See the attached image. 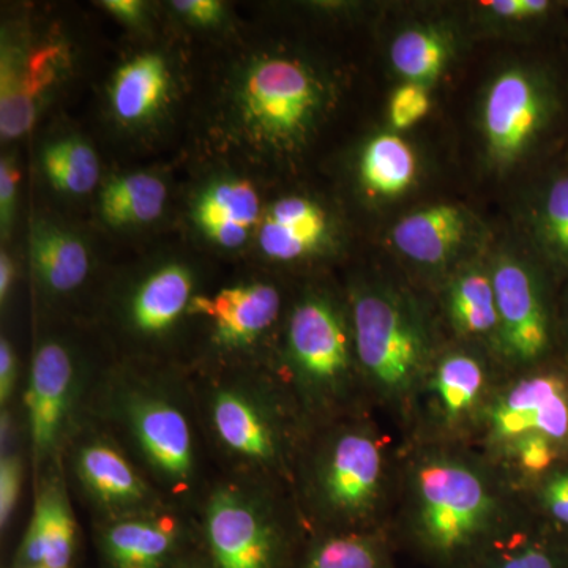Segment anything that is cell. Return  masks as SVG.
Here are the masks:
<instances>
[{
    "instance_id": "25",
    "label": "cell",
    "mask_w": 568,
    "mask_h": 568,
    "mask_svg": "<svg viewBox=\"0 0 568 568\" xmlns=\"http://www.w3.org/2000/svg\"><path fill=\"white\" fill-rule=\"evenodd\" d=\"M166 197V186L155 175H123L103 190L100 211L111 226L151 223L162 215Z\"/></svg>"
},
{
    "instance_id": "15",
    "label": "cell",
    "mask_w": 568,
    "mask_h": 568,
    "mask_svg": "<svg viewBox=\"0 0 568 568\" xmlns=\"http://www.w3.org/2000/svg\"><path fill=\"white\" fill-rule=\"evenodd\" d=\"M74 473L99 506L121 514H141L151 506V489L112 444L89 439L78 447Z\"/></svg>"
},
{
    "instance_id": "38",
    "label": "cell",
    "mask_w": 568,
    "mask_h": 568,
    "mask_svg": "<svg viewBox=\"0 0 568 568\" xmlns=\"http://www.w3.org/2000/svg\"><path fill=\"white\" fill-rule=\"evenodd\" d=\"M544 500L549 514L568 526V473L549 478L544 487Z\"/></svg>"
},
{
    "instance_id": "30",
    "label": "cell",
    "mask_w": 568,
    "mask_h": 568,
    "mask_svg": "<svg viewBox=\"0 0 568 568\" xmlns=\"http://www.w3.org/2000/svg\"><path fill=\"white\" fill-rule=\"evenodd\" d=\"M540 239L547 252L568 264V178L552 183L540 213Z\"/></svg>"
},
{
    "instance_id": "5",
    "label": "cell",
    "mask_w": 568,
    "mask_h": 568,
    "mask_svg": "<svg viewBox=\"0 0 568 568\" xmlns=\"http://www.w3.org/2000/svg\"><path fill=\"white\" fill-rule=\"evenodd\" d=\"M125 422L149 469L174 491H185L196 474V447L185 413L168 396H126Z\"/></svg>"
},
{
    "instance_id": "28",
    "label": "cell",
    "mask_w": 568,
    "mask_h": 568,
    "mask_svg": "<svg viewBox=\"0 0 568 568\" xmlns=\"http://www.w3.org/2000/svg\"><path fill=\"white\" fill-rule=\"evenodd\" d=\"M41 163L48 181L63 193L85 194L99 183V156L78 138L52 142L44 149Z\"/></svg>"
},
{
    "instance_id": "24",
    "label": "cell",
    "mask_w": 568,
    "mask_h": 568,
    "mask_svg": "<svg viewBox=\"0 0 568 568\" xmlns=\"http://www.w3.org/2000/svg\"><path fill=\"white\" fill-rule=\"evenodd\" d=\"M358 174L362 185L373 196L396 197L416 182L417 156L398 134H377L362 151Z\"/></svg>"
},
{
    "instance_id": "1",
    "label": "cell",
    "mask_w": 568,
    "mask_h": 568,
    "mask_svg": "<svg viewBox=\"0 0 568 568\" xmlns=\"http://www.w3.org/2000/svg\"><path fill=\"white\" fill-rule=\"evenodd\" d=\"M324 106V85L290 58L253 62L237 91V114L250 140L274 151L297 148Z\"/></svg>"
},
{
    "instance_id": "31",
    "label": "cell",
    "mask_w": 568,
    "mask_h": 568,
    "mask_svg": "<svg viewBox=\"0 0 568 568\" xmlns=\"http://www.w3.org/2000/svg\"><path fill=\"white\" fill-rule=\"evenodd\" d=\"M376 549L362 537H335L313 552L306 568H377Z\"/></svg>"
},
{
    "instance_id": "7",
    "label": "cell",
    "mask_w": 568,
    "mask_h": 568,
    "mask_svg": "<svg viewBox=\"0 0 568 568\" xmlns=\"http://www.w3.org/2000/svg\"><path fill=\"white\" fill-rule=\"evenodd\" d=\"M204 529L216 568H274L278 551L274 525L267 511L241 489L213 493Z\"/></svg>"
},
{
    "instance_id": "12",
    "label": "cell",
    "mask_w": 568,
    "mask_h": 568,
    "mask_svg": "<svg viewBox=\"0 0 568 568\" xmlns=\"http://www.w3.org/2000/svg\"><path fill=\"white\" fill-rule=\"evenodd\" d=\"M280 308L282 297L272 284L248 283L224 287L212 297L196 295L189 313L211 321L220 346L245 349L275 324Z\"/></svg>"
},
{
    "instance_id": "4",
    "label": "cell",
    "mask_w": 568,
    "mask_h": 568,
    "mask_svg": "<svg viewBox=\"0 0 568 568\" xmlns=\"http://www.w3.org/2000/svg\"><path fill=\"white\" fill-rule=\"evenodd\" d=\"M287 353L306 394L336 395L351 369L349 334L342 313L324 297H306L295 306L287 328Z\"/></svg>"
},
{
    "instance_id": "41",
    "label": "cell",
    "mask_w": 568,
    "mask_h": 568,
    "mask_svg": "<svg viewBox=\"0 0 568 568\" xmlns=\"http://www.w3.org/2000/svg\"><path fill=\"white\" fill-rule=\"evenodd\" d=\"M499 568H555L552 560L538 549H526L514 558L507 559Z\"/></svg>"
},
{
    "instance_id": "27",
    "label": "cell",
    "mask_w": 568,
    "mask_h": 568,
    "mask_svg": "<svg viewBox=\"0 0 568 568\" xmlns=\"http://www.w3.org/2000/svg\"><path fill=\"white\" fill-rule=\"evenodd\" d=\"M452 55L447 33L435 28H413L403 31L390 48V61L396 73L406 82L428 85L446 69Z\"/></svg>"
},
{
    "instance_id": "11",
    "label": "cell",
    "mask_w": 568,
    "mask_h": 568,
    "mask_svg": "<svg viewBox=\"0 0 568 568\" xmlns=\"http://www.w3.org/2000/svg\"><path fill=\"white\" fill-rule=\"evenodd\" d=\"M213 436L241 462L271 466L280 457V435L271 410L248 387L222 386L209 402Z\"/></svg>"
},
{
    "instance_id": "32",
    "label": "cell",
    "mask_w": 568,
    "mask_h": 568,
    "mask_svg": "<svg viewBox=\"0 0 568 568\" xmlns=\"http://www.w3.org/2000/svg\"><path fill=\"white\" fill-rule=\"evenodd\" d=\"M429 95L426 85L405 82L392 93L388 102V121L395 130H407L428 114Z\"/></svg>"
},
{
    "instance_id": "22",
    "label": "cell",
    "mask_w": 568,
    "mask_h": 568,
    "mask_svg": "<svg viewBox=\"0 0 568 568\" xmlns=\"http://www.w3.org/2000/svg\"><path fill=\"white\" fill-rule=\"evenodd\" d=\"M168 91L170 71L162 55H136L123 63L112 80V111L123 123L149 121L166 102Z\"/></svg>"
},
{
    "instance_id": "17",
    "label": "cell",
    "mask_w": 568,
    "mask_h": 568,
    "mask_svg": "<svg viewBox=\"0 0 568 568\" xmlns=\"http://www.w3.org/2000/svg\"><path fill=\"white\" fill-rule=\"evenodd\" d=\"M473 219L463 207L436 204L409 213L392 231V241L399 253L414 263H447L469 241Z\"/></svg>"
},
{
    "instance_id": "39",
    "label": "cell",
    "mask_w": 568,
    "mask_h": 568,
    "mask_svg": "<svg viewBox=\"0 0 568 568\" xmlns=\"http://www.w3.org/2000/svg\"><path fill=\"white\" fill-rule=\"evenodd\" d=\"M18 379V358L13 346L3 336L0 339V403L9 405Z\"/></svg>"
},
{
    "instance_id": "19",
    "label": "cell",
    "mask_w": 568,
    "mask_h": 568,
    "mask_svg": "<svg viewBox=\"0 0 568 568\" xmlns=\"http://www.w3.org/2000/svg\"><path fill=\"white\" fill-rule=\"evenodd\" d=\"M193 220L201 231L222 248H239L261 223V203L252 183L223 179L197 196Z\"/></svg>"
},
{
    "instance_id": "13",
    "label": "cell",
    "mask_w": 568,
    "mask_h": 568,
    "mask_svg": "<svg viewBox=\"0 0 568 568\" xmlns=\"http://www.w3.org/2000/svg\"><path fill=\"white\" fill-rule=\"evenodd\" d=\"M61 47L40 48L29 55L2 48L0 59V133L2 140H17L36 121L37 106L61 69Z\"/></svg>"
},
{
    "instance_id": "18",
    "label": "cell",
    "mask_w": 568,
    "mask_h": 568,
    "mask_svg": "<svg viewBox=\"0 0 568 568\" xmlns=\"http://www.w3.org/2000/svg\"><path fill=\"white\" fill-rule=\"evenodd\" d=\"M74 547L77 523L65 488L61 480L48 481L18 549V567L70 568Z\"/></svg>"
},
{
    "instance_id": "29",
    "label": "cell",
    "mask_w": 568,
    "mask_h": 568,
    "mask_svg": "<svg viewBox=\"0 0 568 568\" xmlns=\"http://www.w3.org/2000/svg\"><path fill=\"white\" fill-rule=\"evenodd\" d=\"M484 387V369L476 358L466 354H452L440 362L435 388L440 406L448 417L465 413L476 403Z\"/></svg>"
},
{
    "instance_id": "10",
    "label": "cell",
    "mask_w": 568,
    "mask_h": 568,
    "mask_svg": "<svg viewBox=\"0 0 568 568\" xmlns=\"http://www.w3.org/2000/svg\"><path fill=\"white\" fill-rule=\"evenodd\" d=\"M491 276L503 349L518 362L540 357L549 343L548 316L532 272L517 257L503 256Z\"/></svg>"
},
{
    "instance_id": "8",
    "label": "cell",
    "mask_w": 568,
    "mask_h": 568,
    "mask_svg": "<svg viewBox=\"0 0 568 568\" xmlns=\"http://www.w3.org/2000/svg\"><path fill=\"white\" fill-rule=\"evenodd\" d=\"M383 480V454L372 436L347 432L328 446L317 469V491L336 517H361L373 507Z\"/></svg>"
},
{
    "instance_id": "9",
    "label": "cell",
    "mask_w": 568,
    "mask_h": 568,
    "mask_svg": "<svg viewBox=\"0 0 568 568\" xmlns=\"http://www.w3.org/2000/svg\"><path fill=\"white\" fill-rule=\"evenodd\" d=\"M77 398V368L70 351L44 342L33 355L26 390L29 432L37 458L50 457L62 443Z\"/></svg>"
},
{
    "instance_id": "37",
    "label": "cell",
    "mask_w": 568,
    "mask_h": 568,
    "mask_svg": "<svg viewBox=\"0 0 568 568\" xmlns=\"http://www.w3.org/2000/svg\"><path fill=\"white\" fill-rule=\"evenodd\" d=\"M485 7L493 13L507 20H526L540 17L549 9L547 0H491Z\"/></svg>"
},
{
    "instance_id": "20",
    "label": "cell",
    "mask_w": 568,
    "mask_h": 568,
    "mask_svg": "<svg viewBox=\"0 0 568 568\" xmlns=\"http://www.w3.org/2000/svg\"><path fill=\"white\" fill-rule=\"evenodd\" d=\"M178 544V523L160 515H129L102 534L103 552L112 568H163Z\"/></svg>"
},
{
    "instance_id": "42",
    "label": "cell",
    "mask_w": 568,
    "mask_h": 568,
    "mask_svg": "<svg viewBox=\"0 0 568 568\" xmlns=\"http://www.w3.org/2000/svg\"><path fill=\"white\" fill-rule=\"evenodd\" d=\"M14 267L11 257L7 253L0 254V301L6 304L13 286Z\"/></svg>"
},
{
    "instance_id": "6",
    "label": "cell",
    "mask_w": 568,
    "mask_h": 568,
    "mask_svg": "<svg viewBox=\"0 0 568 568\" xmlns=\"http://www.w3.org/2000/svg\"><path fill=\"white\" fill-rule=\"evenodd\" d=\"M548 93L528 70L511 67L489 84L481 125L489 155L499 164L517 162L548 119Z\"/></svg>"
},
{
    "instance_id": "16",
    "label": "cell",
    "mask_w": 568,
    "mask_h": 568,
    "mask_svg": "<svg viewBox=\"0 0 568 568\" xmlns=\"http://www.w3.org/2000/svg\"><path fill=\"white\" fill-rule=\"evenodd\" d=\"M331 220L315 201L287 196L265 211L257 226L261 252L272 261L305 260L331 241Z\"/></svg>"
},
{
    "instance_id": "23",
    "label": "cell",
    "mask_w": 568,
    "mask_h": 568,
    "mask_svg": "<svg viewBox=\"0 0 568 568\" xmlns=\"http://www.w3.org/2000/svg\"><path fill=\"white\" fill-rule=\"evenodd\" d=\"M31 260L41 284L55 294L78 290L91 268V257L81 239L47 222L33 227Z\"/></svg>"
},
{
    "instance_id": "2",
    "label": "cell",
    "mask_w": 568,
    "mask_h": 568,
    "mask_svg": "<svg viewBox=\"0 0 568 568\" xmlns=\"http://www.w3.org/2000/svg\"><path fill=\"white\" fill-rule=\"evenodd\" d=\"M353 323L355 353L375 387L388 396L413 390L429 351L413 306L390 291H362L354 298Z\"/></svg>"
},
{
    "instance_id": "34",
    "label": "cell",
    "mask_w": 568,
    "mask_h": 568,
    "mask_svg": "<svg viewBox=\"0 0 568 568\" xmlns=\"http://www.w3.org/2000/svg\"><path fill=\"white\" fill-rule=\"evenodd\" d=\"M515 452H517L519 465L534 474L544 473L555 459L551 439L540 433H528L515 439Z\"/></svg>"
},
{
    "instance_id": "26",
    "label": "cell",
    "mask_w": 568,
    "mask_h": 568,
    "mask_svg": "<svg viewBox=\"0 0 568 568\" xmlns=\"http://www.w3.org/2000/svg\"><path fill=\"white\" fill-rule=\"evenodd\" d=\"M448 315L463 335H489L499 331L491 272L470 267L448 287Z\"/></svg>"
},
{
    "instance_id": "35",
    "label": "cell",
    "mask_w": 568,
    "mask_h": 568,
    "mask_svg": "<svg viewBox=\"0 0 568 568\" xmlns=\"http://www.w3.org/2000/svg\"><path fill=\"white\" fill-rule=\"evenodd\" d=\"M18 182H20V173L17 166L11 160L3 159L0 163V222H2L3 234L9 233L11 219H13Z\"/></svg>"
},
{
    "instance_id": "21",
    "label": "cell",
    "mask_w": 568,
    "mask_h": 568,
    "mask_svg": "<svg viewBox=\"0 0 568 568\" xmlns=\"http://www.w3.org/2000/svg\"><path fill=\"white\" fill-rule=\"evenodd\" d=\"M193 298L192 272L182 264L163 265L134 290L130 324L142 336L164 335L189 313Z\"/></svg>"
},
{
    "instance_id": "3",
    "label": "cell",
    "mask_w": 568,
    "mask_h": 568,
    "mask_svg": "<svg viewBox=\"0 0 568 568\" xmlns=\"http://www.w3.org/2000/svg\"><path fill=\"white\" fill-rule=\"evenodd\" d=\"M418 526L437 549L465 547L485 528L495 499L477 473L452 459H435L416 477Z\"/></svg>"
},
{
    "instance_id": "14",
    "label": "cell",
    "mask_w": 568,
    "mask_h": 568,
    "mask_svg": "<svg viewBox=\"0 0 568 568\" xmlns=\"http://www.w3.org/2000/svg\"><path fill=\"white\" fill-rule=\"evenodd\" d=\"M497 439H518L540 433L549 439H564L568 433V405L564 383L555 376H537L511 387L491 413Z\"/></svg>"
},
{
    "instance_id": "33",
    "label": "cell",
    "mask_w": 568,
    "mask_h": 568,
    "mask_svg": "<svg viewBox=\"0 0 568 568\" xmlns=\"http://www.w3.org/2000/svg\"><path fill=\"white\" fill-rule=\"evenodd\" d=\"M22 462L20 455L3 452L0 458V526L6 529L13 517L22 488Z\"/></svg>"
},
{
    "instance_id": "40",
    "label": "cell",
    "mask_w": 568,
    "mask_h": 568,
    "mask_svg": "<svg viewBox=\"0 0 568 568\" xmlns=\"http://www.w3.org/2000/svg\"><path fill=\"white\" fill-rule=\"evenodd\" d=\"M103 6L115 18L129 22V24H138L144 13V3L140 0H106Z\"/></svg>"
},
{
    "instance_id": "44",
    "label": "cell",
    "mask_w": 568,
    "mask_h": 568,
    "mask_svg": "<svg viewBox=\"0 0 568 568\" xmlns=\"http://www.w3.org/2000/svg\"><path fill=\"white\" fill-rule=\"evenodd\" d=\"M186 568H193V567H186Z\"/></svg>"
},
{
    "instance_id": "43",
    "label": "cell",
    "mask_w": 568,
    "mask_h": 568,
    "mask_svg": "<svg viewBox=\"0 0 568 568\" xmlns=\"http://www.w3.org/2000/svg\"><path fill=\"white\" fill-rule=\"evenodd\" d=\"M17 568H51V567H17Z\"/></svg>"
},
{
    "instance_id": "36",
    "label": "cell",
    "mask_w": 568,
    "mask_h": 568,
    "mask_svg": "<svg viewBox=\"0 0 568 568\" xmlns=\"http://www.w3.org/2000/svg\"><path fill=\"white\" fill-rule=\"evenodd\" d=\"M173 9L200 26L216 24L223 17V3L219 0H175Z\"/></svg>"
}]
</instances>
